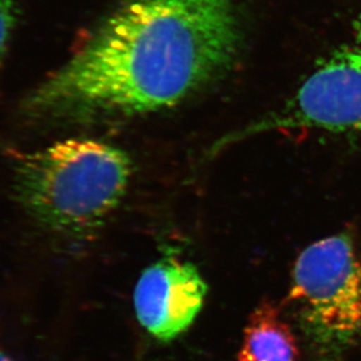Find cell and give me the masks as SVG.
<instances>
[{
  "label": "cell",
  "instance_id": "obj_1",
  "mask_svg": "<svg viewBox=\"0 0 361 361\" xmlns=\"http://www.w3.org/2000/svg\"><path fill=\"white\" fill-rule=\"evenodd\" d=\"M240 44L235 0H126L24 107L58 123L171 107L229 68Z\"/></svg>",
  "mask_w": 361,
  "mask_h": 361
},
{
  "label": "cell",
  "instance_id": "obj_6",
  "mask_svg": "<svg viewBox=\"0 0 361 361\" xmlns=\"http://www.w3.org/2000/svg\"><path fill=\"white\" fill-rule=\"evenodd\" d=\"M238 361H298V346L279 310L263 302L251 313Z\"/></svg>",
  "mask_w": 361,
  "mask_h": 361
},
{
  "label": "cell",
  "instance_id": "obj_7",
  "mask_svg": "<svg viewBox=\"0 0 361 361\" xmlns=\"http://www.w3.org/2000/svg\"><path fill=\"white\" fill-rule=\"evenodd\" d=\"M20 0H0V67L17 25Z\"/></svg>",
  "mask_w": 361,
  "mask_h": 361
},
{
  "label": "cell",
  "instance_id": "obj_5",
  "mask_svg": "<svg viewBox=\"0 0 361 361\" xmlns=\"http://www.w3.org/2000/svg\"><path fill=\"white\" fill-rule=\"evenodd\" d=\"M207 292V283L194 265L162 258L143 271L136 284V318L154 338L173 341L194 323Z\"/></svg>",
  "mask_w": 361,
  "mask_h": 361
},
{
  "label": "cell",
  "instance_id": "obj_4",
  "mask_svg": "<svg viewBox=\"0 0 361 361\" xmlns=\"http://www.w3.org/2000/svg\"><path fill=\"white\" fill-rule=\"evenodd\" d=\"M295 127L361 134V25L352 42L324 60L284 107L233 137Z\"/></svg>",
  "mask_w": 361,
  "mask_h": 361
},
{
  "label": "cell",
  "instance_id": "obj_2",
  "mask_svg": "<svg viewBox=\"0 0 361 361\" xmlns=\"http://www.w3.org/2000/svg\"><path fill=\"white\" fill-rule=\"evenodd\" d=\"M132 162L123 150L92 139H67L24 154L14 167V194L49 233L87 240L125 196Z\"/></svg>",
  "mask_w": 361,
  "mask_h": 361
},
{
  "label": "cell",
  "instance_id": "obj_8",
  "mask_svg": "<svg viewBox=\"0 0 361 361\" xmlns=\"http://www.w3.org/2000/svg\"><path fill=\"white\" fill-rule=\"evenodd\" d=\"M0 361H16L13 358H11L10 355H7L6 352L0 348Z\"/></svg>",
  "mask_w": 361,
  "mask_h": 361
},
{
  "label": "cell",
  "instance_id": "obj_3",
  "mask_svg": "<svg viewBox=\"0 0 361 361\" xmlns=\"http://www.w3.org/2000/svg\"><path fill=\"white\" fill-rule=\"evenodd\" d=\"M288 299L317 344L341 348L361 336V261L339 233L306 247L295 262Z\"/></svg>",
  "mask_w": 361,
  "mask_h": 361
}]
</instances>
